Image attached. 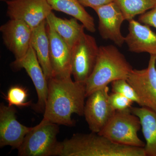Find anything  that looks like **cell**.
<instances>
[{
    "label": "cell",
    "instance_id": "1",
    "mask_svg": "<svg viewBox=\"0 0 156 156\" xmlns=\"http://www.w3.org/2000/svg\"><path fill=\"white\" fill-rule=\"evenodd\" d=\"M48 80V96L43 119L58 125L73 126V114L84 115L87 97L85 83L73 81L71 76L52 77Z\"/></svg>",
    "mask_w": 156,
    "mask_h": 156
},
{
    "label": "cell",
    "instance_id": "2",
    "mask_svg": "<svg viewBox=\"0 0 156 156\" xmlns=\"http://www.w3.org/2000/svg\"><path fill=\"white\" fill-rule=\"evenodd\" d=\"M59 156H146L144 147L122 145L98 133L74 134L59 142Z\"/></svg>",
    "mask_w": 156,
    "mask_h": 156
},
{
    "label": "cell",
    "instance_id": "3",
    "mask_svg": "<svg viewBox=\"0 0 156 156\" xmlns=\"http://www.w3.org/2000/svg\"><path fill=\"white\" fill-rule=\"evenodd\" d=\"M132 69L131 65L116 47L112 45L100 46L95 67L85 83L87 97L113 81L127 80Z\"/></svg>",
    "mask_w": 156,
    "mask_h": 156
},
{
    "label": "cell",
    "instance_id": "4",
    "mask_svg": "<svg viewBox=\"0 0 156 156\" xmlns=\"http://www.w3.org/2000/svg\"><path fill=\"white\" fill-rule=\"evenodd\" d=\"M58 124L44 119L26 135L17 149L20 156H58Z\"/></svg>",
    "mask_w": 156,
    "mask_h": 156
},
{
    "label": "cell",
    "instance_id": "5",
    "mask_svg": "<svg viewBox=\"0 0 156 156\" xmlns=\"http://www.w3.org/2000/svg\"><path fill=\"white\" fill-rule=\"evenodd\" d=\"M141 128L139 118L132 113L130 108L116 111L98 134L119 144L144 147L145 144L138 136Z\"/></svg>",
    "mask_w": 156,
    "mask_h": 156
},
{
    "label": "cell",
    "instance_id": "6",
    "mask_svg": "<svg viewBox=\"0 0 156 156\" xmlns=\"http://www.w3.org/2000/svg\"><path fill=\"white\" fill-rule=\"evenodd\" d=\"M99 47L94 37L85 32L71 49V73L75 81L86 83L93 71Z\"/></svg>",
    "mask_w": 156,
    "mask_h": 156
},
{
    "label": "cell",
    "instance_id": "7",
    "mask_svg": "<svg viewBox=\"0 0 156 156\" xmlns=\"http://www.w3.org/2000/svg\"><path fill=\"white\" fill-rule=\"evenodd\" d=\"M126 80L138 95L140 106L151 109L156 113V55H150L146 68L132 69Z\"/></svg>",
    "mask_w": 156,
    "mask_h": 156
},
{
    "label": "cell",
    "instance_id": "8",
    "mask_svg": "<svg viewBox=\"0 0 156 156\" xmlns=\"http://www.w3.org/2000/svg\"><path fill=\"white\" fill-rule=\"evenodd\" d=\"M108 86L95 91L88 96L84 115L90 131L99 133L115 112L109 101Z\"/></svg>",
    "mask_w": 156,
    "mask_h": 156
},
{
    "label": "cell",
    "instance_id": "9",
    "mask_svg": "<svg viewBox=\"0 0 156 156\" xmlns=\"http://www.w3.org/2000/svg\"><path fill=\"white\" fill-rule=\"evenodd\" d=\"M11 19L22 20L34 29L47 19L53 11L47 0H3Z\"/></svg>",
    "mask_w": 156,
    "mask_h": 156
},
{
    "label": "cell",
    "instance_id": "10",
    "mask_svg": "<svg viewBox=\"0 0 156 156\" xmlns=\"http://www.w3.org/2000/svg\"><path fill=\"white\" fill-rule=\"evenodd\" d=\"M32 30L27 23L17 19H10L0 27L4 44L14 54L15 60L21 59L28 52Z\"/></svg>",
    "mask_w": 156,
    "mask_h": 156
},
{
    "label": "cell",
    "instance_id": "11",
    "mask_svg": "<svg viewBox=\"0 0 156 156\" xmlns=\"http://www.w3.org/2000/svg\"><path fill=\"white\" fill-rule=\"evenodd\" d=\"M14 69H24L30 77L35 87L38 101L35 105V109L39 112H44L48 96V80L33 48L30 47L24 57L20 60H15L11 63Z\"/></svg>",
    "mask_w": 156,
    "mask_h": 156
},
{
    "label": "cell",
    "instance_id": "12",
    "mask_svg": "<svg viewBox=\"0 0 156 156\" xmlns=\"http://www.w3.org/2000/svg\"><path fill=\"white\" fill-rule=\"evenodd\" d=\"M94 10L98 17V30L101 37L122 47L125 43V37L122 34L121 27L126 20L119 7L112 2Z\"/></svg>",
    "mask_w": 156,
    "mask_h": 156
},
{
    "label": "cell",
    "instance_id": "13",
    "mask_svg": "<svg viewBox=\"0 0 156 156\" xmlns=\"http://www.w3.org/2000/svg\"><path fill=\"white\" fill-rule=\"evenodd\" d=\"M14 106L0 105V147L10 146L18 149L27 134L33 129L20 124L17 120Z\"/></svg>",
    "mask_w": 156,
    "mask_h": 156
},
{
    "label": "cell",
    "instance_id": "14",
    "mask_svg": "<svg viewBox=\"0 0 156 156\" xmlns=\"http://www.w3.org/2000/svg\"><path fill=\"white\" fill-rule=\"evenodd\" d=\"M50 42V59L53 76H71V50L53 27L47 23Z\"/></svg>",
    "mask_w": 156,
    "mask_h": 156
},
{
    "label": "cell",
    "instance_id": "15",
    "mask_svg": "<svg viewBox=\"0 0 156 156\" xmlns=\"http://www.w3.org/2000/svg\"><path fill=\"white\" fill-rule=\"evenodd\" d=\"M125 43L131 52L147 53L156 56V34L149 26L134 19L129 21L128 33L125 37Z\"/></svg>",
    "mask_w": 156,
    "mask_h": 156
},
{
    "label": "cell",
    "instance_id": "16",
    "mask_svg": "<svg viewBox=\"0 0 156 156\" xmlns=\"http://www.w3.org/2000/svg\"><path fill=\"white\" fill-rule=\"evenodd\" d=\"M30 46L34 50L45 76L49 80L53 76L50 59V42L46 20L33 29Z\"/></svg>",
    "mask_w": 156,
    "mask_h": 156
},
{
    "label": "cell",
    "instance_id": "17",
    "mask_svg": "<svg viewBox=\"0 0 156 156\" xmlns=\"http://www.w3.org/2000/svg\"><path fill=\"white\" fill-rule=\"evenodd\" d=\"M131 109L140 121L146 140L144 147L146 156H156V113L145 107H131Z\"/></svg>",
    "mask_w": 156,
    "mask_h": 156
},
{
    "label": "cell",
    "instance_id": "18",
    "mask_svg": "<svg viewBox=\"0 0 156 156\" xmlns=\"http://www.w3.org/2000/svg\"><path fill=\"white\" fill-rule=\"evenodd\" d=\"M46 22L53 27L56 33L64 41L71 50L74 44L82 34L85 27L73 17L70 19L57 17L52 11L46 20Z\"/></svg>",
    "mask_w": 156,
    "mask_h": 156
},
{
    "label": "cell",
    "instance_id": "19",
    "mask_svg": "<svg viewBox=\"0 0 156 156\" xmlns=\"http://www.w3.org/2000/svg\"><path fill=\"white\" fill-rule=\"evenodd\" d=\"M53 10L63 12L80 21L87 30L96 31L93 17L87 12L78 0H47Z\"/></svg>",
    "mask_w": 156,
    "mask_h": 156
},
{
    "label": "cell",
    "instance_id": "20",
    "mask_svg": "<svg viewBox=\"0 0 156 156\" xmlns=\"http://www.w3.org/2000/svg\"><path fill=\"white\" fill-rule=\"evenodd\" d=\"M129 21L137 15H141L156 5V0H113Z\"/></svg>",
    "mask_w": 156,
    "mask_h": 156
},
{
    "label": "cell",
    "instance_id": "21",
    "mask_svg": "<svg viewBox=\"0 0 156 156\" xmlns=\"http://www.w3.org/2000/svg\"><path fill=\"white\" fill-rule=\"evenodd\" d=\"M28 92L24 87L15 85L10 87L5 98L9 103V106L24 107L29 106L31 101H27Z\"/></svg>",
    "mask_w": 156,
    "mask_h": 156
},
{
    "label": "cell",
    "instance_id": "22",
    "mask_svg": "<svg viewBox=\"0 0 156 156\" xmlns=\"http://www.w3.org/2000/svg\"><path fill=\"white\" fill-rule=\"evenodd\" d=\"M113 92L119 93L132 100L134 102L140 105V100L133 87L125 79H120L111 83Z\"/></svg>",
    "mask_w": 156,
    "mask_h": 156
},
{
    "label": "cell",
    "instance_id": "23",
    "mask_svg": "<svg viewBox=\"0 0 156 156\" xmlns=\"http://www.w3.org/2000/svg\"><path fill=\"white\" fill-rule=\"evenodd\" d=\"M109 101L113 109L115 111H122L131 108L132 104V100L119 93L113 92L109 94Z\"/></svg>",
    "mask_w": 156,
    "mask_h": 156
},
{
    "label": "cell",
    "instance_id": "24",
    "mask_svg": "<svg viewBox=\"0 0 156 156\" xmlns=\"http://www.w3.org/2000/svg\"><path fill=\"white\" fill-rule=\"evenodd\" d=\"M138 20L143 24L156 28V5L153 9L140 15Z\"/></svg>",
    "mask_w": 156,
    "mask_h": 156
},
{
    "label": "cell",
    "instance_id": "25",
    "mask_svg": "<svg viewBox=\"0 0 156 156\" xmlns=\"http://www.w3.org/2000/svg\"><path fill=\"white\" fill-rule=\"evenodd\" d=\"M82 6L85 7H89L93 10L113 2V0H78Z\"/></svg>",
    "mask_w": 156,
    "mask_h": 156
}]
</instances>
